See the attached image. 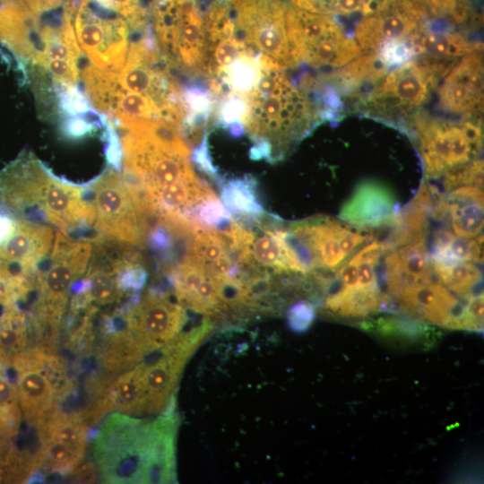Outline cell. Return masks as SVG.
<instances>
[{"instance_id": "obj_30", "label": "cell", "mask_w": 484, "mask_h": 484, "mask_svg": "<svg viewBox=\"0 0 484 484\" xmlns=\"http://www.w3.org/2000/svg\"><path fill=\"white\" fill-rule=\"evenodd\" d=\"M315 316V306L307 301H300L293 305L287 312L289 327L297 333L308 330Z\"/></svg>"}, {"instance_id": "obj_22", "label": "cell", "mask_w": 484, "mask_h": 484, "mask_svg": "<svg viewBox=\"0 0 484 484\" xmlns=\"http://www.w3.org/2000/svg\"><path fill=\"white\" fill-rule=\"evenodd\" d=\"M150 351L143 340L130 328L114 332L103 353L107 370L123 373L136 366Z\"/></svg>"}, {"instance_id": "obj_33", "label": "cell", "mask_w": 484, "mask_h": 484, "mask_svg": "<svg viewBox=\"0 0 484 484\" xmlns=\"http://www.w3.org/2000/svg\"><path fill=\"white\" fill-rule=\"evenodd\" d=\"M98 3L115 12L129 17L132 21L142 16L138 0H97Z\"/></svg>"}, {"instance_id": "obj_24", "label": "cell", "mask_w": 484, "mask_h": 484, "mask_svg": "<svg viewBox=\"0 0 484 484\" xmlns=\"http://www.w3.org/2000/svg\"><path fill=\"white\" fill-rule=\"evenodd\" d=\"M258 53L249 50L242 54L216 74L223 95L229 91L247 95L254 90L261 77Z\"/></svg>"}, {"instance_id": "obj_9", "label": "cell", "mask_w": 484, "mask_h": 484, "mask_svg": "<svg viewBox=\"0 0 484 484\" xmlns=\"http://www.w3.org/2000/svg\"><path fill=\"white\" fill-rule=\"evenodd\" d=\"M426 19L412 0H383L359 22L354 39L361 50L375 52L385 42L411 38Z\"/></svg>"}, {"instance_id": "obj_11", "label": "cell", "mask_w": 484, "mask_h": 484, "mask_svg": "<svg viewBox=\"0 0 484 484\" xmlns=\"http://www.w3.org/2000/svg\"><path fill=\"white\" fill-rule=\"evenodd\" d=\"M481 49L461 57L445 74L438 88L440 108L470 118L483 107V61Z\"/></svg>"}, {"instance_id": "obj_2", "label": "cell", "mask_w": 484, "mask_h": 484, "mask_svg": "<svg viewBox=\"0 0 484 484\" xmlns=\"http://www.w3.org/2000/svg\"><path fill=\"white\" fill-rule=\"evenodd\" d=\"M455 61L418 56L387 72L356 104L368 116L386 122L412 117L429 99Z\"/></svg>"}, {"instance_id": "obj_1", "label": "cell", "mask_w": 484, "mask_h": 484, "mask_svg": "<svg viewBox=\"0 0 484 484\" xmlns=\"http://www.w3.org/2000/svg\"><path fill=\"white\" fill-rule=\"evenodd\" d=\"M258 60L261 77L247 94L250 111L245 128L251 138L270 142L273 162L321 120L307 94L288 80L278 62L262 53Z\"/></svg>"}, {"instance_id": "obj_34", "label": "cell", "mask_w": 484, "mask_h": 484, "mask_svg": "<svg viewBox=\"0 0 484 484\" xmlns=\"http://www.w3.org/2000/svg\"><path fill=\"white\" fill-rule=\"evenodd\" d=\"M73 480L76 482L93 483L96 480V474L91 466L86 465L74 473Z\"/></svg>"}, {"instance_id": "obj_31", "label": "cell", "mask_w": 484, "mask_h": 484, "mask_svg": "<svg viewBox=\"0 0 484 484\" xmlns=\"http://www.w3.org/2000/svg\"><path fill=\"white\" fill-rule=\"evenodd\" d=\"M41 67L58 82L73 85L79 80L77 64L65 60H48Z\"/></svg>"}, {"instance_id": "obj_17", "label": "cell", "mask_w": 484, "mask_h": 484, "mask_svg": "<svg viewBox=\"0 0 484 484\" xmlns=\"http://www.w3.org/2000/svg\"><path fill=\"white\" fill-rule=\"evenodd\" d=\"M177 416L173 409L152 421V438L141 483L176 482Z\"/></svg>"}, {"instance_id": "obj_3", "label": "cell", "mask_w": 484, "mask_h": 484, "mask_svg": "<svg viewBox=\"0 0 484 484\" xmlns=\"http://www.w3.org/2000/svg\"><path fill=\"white\" fill-rule=\"evenodd\" d=\"M151 438V422L120 412L108 415L91 448L102 482L141 483Z\"/></svg>"}, {"instance_id": "obj_27", "label": "cell", "mask_w": 484, "mask_h": 484, "mask_svg": "<svg viewBox=\"0 0 484 484\" xmlns=\"http://www.w3.org/2000/svg\"><path fill=\"white\" fill-rule=\"evenodd\" d=\"M428 18L448 17L455 23H463L469 15L467 0H412Z\"/></svg>"}, {"instance_id": "obj_18", "label": "cell", "mask_w": 484, "mask_h": 484, "mask_svg": "<svg viewBox=\"0 0 484 484\" xmlns=\"http://www.w3.org/2000/svg\"><path fill=\"white\" fill-rule=\"evenodd\" d=\"M418 56L456 61L482 48L480 42L469 39L462 32L426 22L411 37Z\"/></svg>"}, {"instance_id": "obj_32", "label": "cell", "mask_w": 484, "mask_h": 484, "mask_svg": "<svg viewBox=\"0 0 484 484\" xmlns=\"http://www.w3.org/2000/svg\"><path fill=\"white\" fill-rule=\"evenodd\" d=\"M191 160L208 177L218 182L220 181L218 169L213 165L210 155L207 132L203 134L201 142L192 150Z\"/></svg>"}, {"instance_id": "obj_12", "label": "cell", "mask_w": 484, "mask_h": 484, "mask_svg": "<svg viewBox=\"0 0 484 484\" xmlns=\"http://www.w3.org/2000/svg\"><path fill=\"white\" fill-rule=\"evenodd\" d=\"M288 228L307 240L314 253L316 268L329 270L338 267L359 246L371 238L326 217L292 222Z\"/></svg>"}, {"instance_id": "obj_23", "label": "cell", "mask_w": 484, "mask_h": 484, "mask_svg": "<svg viewBox=\"0 0 484 484\" xmlns=\"http://www.w3.org/2000/svg\"><path fill=\"white\" fill-rule=\"evenodd\" d=\"M247 249L246 265L272 270L291 272L278 229H257Z\"/></svg>"}, {"instance_id": "obj_13", "label": "cell", "mask_w": 484, "mask_h": 484, "mask_svg": "<svg viewBox=\"0 0 484 484\" xmlns=\"http://www.w3.org/2000/svg\"><path fill=\"white\" fill-rule=\"evenodd\" d=\"M395 299L401 309L412 316L448 329H461L466 304L440 281L416 286Z\"/></svg>"}, {"instance_id": "obj_35", "label": "cell", "mask_w": 484, "mask_h": 484, "mask_svg": "<svg viewBox=\"0 0 484 484\" xmlns=\"http://www.w3.org/2000/svg\"><path fill=\"white\" fill-rule=\"evenodd\" d=\"M2 474L0 473V480H1Z\"/></svg>"}, {"instance_id": "obj_21", "label": "cell", "mask_w": 484, "mask_h": 484, "mask_svg": "<svg viewBox=\"0 0 484 484\" xmlns=\"http://www.w3.org/2000/svg\"><path fill=\"white\" fill-rule=\"evenodd\" d=\"M106 400L109 410L127 415L146 412L147 393L138 365L122 373L111 385Z\"/></svg>"}, {"instance_id": "obj_25", "label": "cell", "mask_w": 484, "mask_h": 484, "mask_svg": "<svg viewBox=\"0 0 484 484\" xmlns=\"http://www.w3.org/2000/svg\"><path fill=\"white\" fill-rule=\"evenodd\" d=\"M438 281L448 290L469 300L474 296L475 288L480 287L482 273L472 262H458L449 264H431ZM482 294V293H480Z\"/></svg>"}, {"instance_id": "obj_26", "label": "cell", "mask_w": 484, "mask_h": 484, "mask_svg": "<svg viewBox=\"0 0 484 484\" xmlns=\"http://www.w3.org/2000/svg\"><path fill=\"white\" fill-rule=\"evenodd\" d=\"M250 111L247 95L229 91L221 96L215 113L217 124L227 129L229 126L241 123L246 125Z\"/></svg>"}, {"instance_id": "obj_4", "label": "cell", "mask_w": 484, "mask_h": 484, "mask_svg": "<svg viewBox=\"0 0 484 484\" xmlns=\"http://www.w3.org/2000/svg\"><path fill=\"white\" fill-rule=\"evenodd\" d=\"M285 21L294 67L306 63L333 73L361 54L354 38L329 14L290 6Z\"/></svg>"}, {"instance_id": "obj_14", "label": "cell", "mask_w": 484, "mask_h": 484, "mask_svg": "<svg viewBox=\"0 0 484 484\" xmlns=\"http://www.w3.org/2000/svg\"><path fill=\"white\" fill-rule=\"evenodd\" d=\"M44 353L39 350L22 353L14 361L21 372L18 381L21 406L25 419L32 423L44 421L53 415L55 402L59 396L40 366Z\"/></svg>"}, {"instance_id": "obj_10", "label": "cell", "mask_w": 484, "mask_h": 484, "mask_svg": "<svg viewBox=\"0 0 484 484\" xmlns=\"http://www.w3.org/2000/svg\"><path fill=\"white\" fill-rule=\"evenodd\" d=\"M128 328L144 342L150 352L177 337L186 322L185 308L163 292L146 293L126 312Z\"/></svg>"}, {"instance_id": "obj_8", "label": "cell", "mask_w": 484, "mask_h": 484, "mask_svg": "<svg viewBox=\"0 0 484 484\" xmlns=\"http://www.w3.org/2000/svg\"><path fill=\"white\" fill-rule=\"evenodd\" d=\"M98 235L140 246L143 240L134 201L117 169H107L90 186Z\"/></svg>"}, {"instance_id": "obj_7", "label": "cell", "mask_w": 484, "mask_h": 484, "mask_svg": "<svg viewBox=\"0 0 484 484\" xmlns=\"http://www.w3.org/2000/svg\"><path fill=\"white\" fill-rule=\"evenodd\" d=\"M91 252V238L74 240L56 230L52 248L37 271L41 306L46 311L60 317L70 290L88 268Z\"/></svg>"}, {"instance_id": "obj_20", "label": "cell", "mask_w": 484, "mask_h": 484, "mask_svg": "<svg viewBox=\"0 0 484 484\" xmlns=\"http://www.w3.org/2000/svg\"><path fill=\"white\" fill-rule=\"evenodd\" d=\"M220 202L243 228L253 230L265 213L256 193V181L250 176L229 179L220 185Z\"/></svg>"}, {"instance_id": "obj_19", "label": "cell", "mask_w": 484, "mask_h": 484, "mask_svg": "<svg viewBox=\"0 0 484 484\" xmlns=\"http://www.w3.org/2000/svg\"><path fill=\"white\" fill-rule=\"evenodd\" d=\"M446 200V216L456 236L473 238L482 233V188L471 185L460 186L450 192Z\"/></svg>"}, {"instance_id": "obj_15", "label": "cell", "mask_w": 484, "mask_h": 484, "mask_svg": "<svg viewBox=\"0 0 484 484\" xmlns=\"http://www.w3.org/2000/svg\"><path fill=\"white\" fill-rule=\"evenodd\" d=\"M385 264L388 292L394 298L410 289L433 281L434 272L424 241L391 251Z\"/></svg>"}, {"instance_id": "obj_16", "label": "cell", "mask_w": 484, "mask_h": 484, "mask_svg": "<svg viewBox=\"0 0 484 484\" xmlns=\"http://www.w3.org/2000/svg\"><path fill=\"white\" fill-rule=\"evenodd\" d=\"M395 204V200L385 187L367 182L358 186L342 207L340 216L361 227L390 226L396 215Z\"/></svg>"}, {"instance_id": "obj_5", "label": "cell", "mask_w": 484, "mask_h": 484, "mask_svg": "<svg viewBox=\"0 0 484 484\" xmlns=\"http://www.w3.org/2000/svg\"><path fill=\"white\" fill-rule=\"evenodd\" d=\"M411 118V132L425 172L430 177L471 161L481 150L483 134L480 123L468 118L447 120L424 113H415Z\"/></svg>"}, {"instance_id": "obj_28", "label": "cell", "mask_w": 484, "mask_h": 484, "mask_svg": "<svg viewBox=\"0 0 484 484\" xmlns=\"http://www.w3.org/2000/svg\"><path fill=\"white\" fill-rule=\"evenodd\" d=\"M375 52L388 70L402 65L418 56L411 38L385 42Z\"/></svg>"}, {"instance_id": "obj_29", "label": "cell", "mask_w": 484, "mask_h": 484, "mask_svg": "<svg viewBox=\"0 0 484 484\" xmlns=\"http://www.w3.org/2000/svg\"><path fill=\"white\" fill-rule=\"evenodd\" d=\"M444 175V186L446 190L467 185L482 188L483 161L481 160H471L445 171Z\"/></svg>"}, {"instance_id": "obj_6", "label": "cell", "mask_w": 484, "mask_h": 484, "mask_svg": "<svg viewBox=\"0 0 484 484\" xmlns=\"http://www.w3.org/2000/svg\"><path fill=\"white\" fill-rule=\"evenodd\" d=\"M75 37L92 65L117 73L128 53V27L115 11L97 1L82 3L74 21Z\"/></svg>"}]
</instances>
